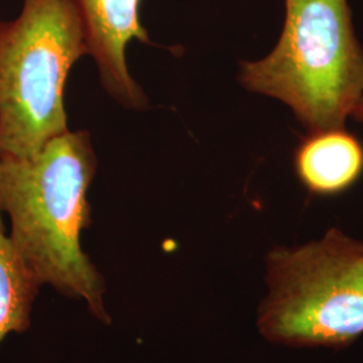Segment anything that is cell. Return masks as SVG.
Wrapping results in <instances>:
<instances>
[{
    "mask_svg": "<svg viewBox=\"0 0 363 363\" xmlns=\"http://www.w3.org/2000/svg\"><path fill=\"white\" fill-rule=\"evenodd\" d=\"M40 281L13 241L0 229V343L10 334L26 333Z\"/></svg>",
    "mask_w": 363,
    "mask_h": 363,
    "instance_id": "7",
    "label": "cell"
},
{
    "mask_svg": "<svg viewBox=\"0 0 363 363\" xmlns=\"http://www.w3.org/2000/svg\"><path fill=\"white\" fill-rule=\"evenodd\" d=\"M295 169L313 194L342 193L363 174L362 143L345 127L308 132L296 150Z\"/></svg>",
    "mask_w": 363,
    "mask_h": 363,
    "instance_id": "6",
    "label": "cell"
},
{
    "mask_svg": "<svg viewBox=\"0 0 363 363\" xmlns=\"http://www.w3.org/2000/svg\"><path fill=\"white\" fill-rule=\"evenodd\" d=\"M88 55L77 0H23L0 21V156H30L69 130L65 84Z\"/></svg>",
    "mask_w": 363,
    "mask_h": 363,
    "instance_id": "3",
    "label": "cell"
},
{
    "mask_svg": "<svg viewBox=\"0 0 363 363\" xmlns=\"http://www.w3.org/2000/svg\"><path fill=\"white\" fill-rule=\"evenodd\" d=\"M0 229H4V228H3V223H1V213H0Z\"/></svg>",
    "mask_w": 363,
    "mask_h": 363,
    "instance_id": "9",
    "label": "cell"
},
{
    "mask_svg": "<svg viewBox=\"0 0 363 363\" xmlns=\"http://www.w3.org/2000/svg\"><path fill=\"white\" fill-rule=\"evenodd\" d=\"M272 52L241 61L238 82L291 108L307 132L343 128L363 96V49L347 0H284Z\"/></svg>",
    "mask_w": 363,
    "mask_h": 363,
    "instance_id": "2",
    "label": "cell"
},
{
    "mask_svg": "<svg viewBox=\"0 0 363 363\" xmlns=\"http://www.w3.org/2000/svg\"><path fill=\"white\" fill-rule=\"evenodd\" d=\"M351 118H354L357 123L363 124V96L359 100V103L355 106V109L351 113Z\"/></svg>",
    "mask_w": 363,
    "mask_h": 363,
    "instance_id": "8",
    "label": "cell"
},
{
    "mask_svg": "<svg viewBox=\"0 0 363 363\" xmlns=\"http://www.w3.org/2000/svg\"><path fill=\"white\" fill-rule=\"evenodd\" d=\"M142 0H77L86 28L88 55H91L105 91L132 111L148 106V97L127 64V46L132 39L151 43L140 23Z\"/></svg>",
    "mask_w": 363,
    "mask_h": 363,
    "instance_id": "5",
    "label": "cell"
},
{
    "mask_svg": "<svg viewBox=\"0 0 363 363\" xmlns=\"http://www.w3.org/2000/svg\"><path fill=\"white\" fill-rule=\"evenodd\" d=\"M97 155L88 130H67L30 156H0V213L11 222L13 247L57 292L84 300L105 325L104 276L81 247L91 225L88 190Z\"/></svg>",
    "mask_w": 363,
    "mask_h": 363,
    "instance_id": "1",
    "label": "cell"
},
{
    "mask_svg": "<svg viewBox=\"0 0 363 363\" xmlns=\"http://www.w3.org/2000/svg\"><path fill=\"white\" fill-rule=\"evenodd\" d=\"M261 334L294 346H345L363 333V245L337 229L267 257Z\"/></svg>",
    "mask_w": 363,
    "mask_h": 363,
    "instance_id": "4",
    "label": "cell"
}]
</instances>
